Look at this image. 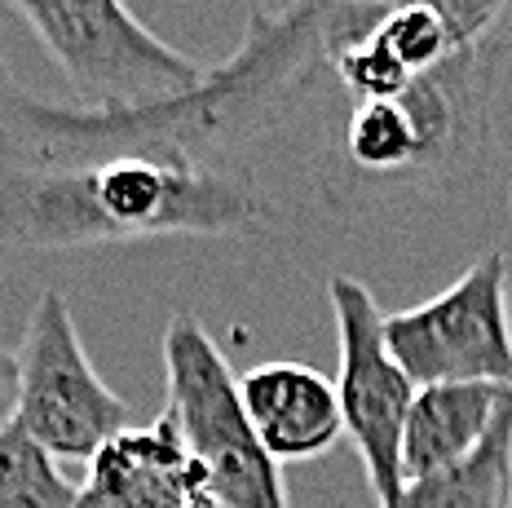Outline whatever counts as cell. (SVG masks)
Listing matches in <instances>:
<instances>
[{
	"label": "cell",
	"instance_id": "cell-15",
	"mask_svg": "<svg viewBox=\"0 0 512 508\" xmlns=\"http://www.w3.org/2000/svg\"><path fill=\"white\" fill-rule=\"evenodd\" d=\"M18 420V354L0 345V433Z\"/></svg>",
	"mask_w": 512,
	"mask_h": 508
},
{
	"label": "cell",
	"instance_id": "cell-6",
	"mask_svg": "<svg viewBox=\"0 0 512 508\" xmlns=\"http://www.w3.org/2000/svg\"><path fill=\"white\" fill-rule=\"evenodd\" d=\"M18 425L62 464H93L111 438L133 429L128 402L98 376L71 319V301L45 288L18 349Z\"/></svg>",
	"mask_w": 512,
	"mask_h": 508
},
{
	"label": "cell",
	"instance_id": "cell-13",
	"mask_svg": "<svg viewBox=\"0 0 512 508\" xmlns=\"http://www.w3.org/2000/svg\"><path fill=\"white\" fill-rule=\"evenodd\" d=\"M80 482L31 433L9 425L0 433V508H76Z\"/></svg>",
	"mask_w": 512,
	"mask_h": 508
},
{
	"label": "cell",
	"instance_id": "cell-7",
	"mask_svg": "<svg viewBox=\"0 0 512 508\" xmlns=\"http://www.w3.org/2000/svg\"><path fill=\"white\" fill-rule=\"evenodd\" d=\"M384 345L424 385H512L508 257L482 252L451 288L384 314Z\"/></svg>",
	"mask_w": 512,
	"mask_h": 508
},
{
	"label": "cell",
	"instance_id": "cell-1",
	"mask_svg": "<svg viewBox=\"0 0 512 508\" xmlns=\"http://www.w3.org/2000/svg\"><path fill=\"white\" fill-rule=\"evenodd\" d=\"M332 0L252 9L243 45L199 89L159 107H58L31 98L0 58V160L89 164L106 155L248 164L243 151L301 107L327 67Z\"/></svg>",
	"mask_w": 512,
	"mask_h": 508
},
{
	"label": "cell",
	"instance_id": "cell-11",
	"mask_svg": "<svg viewBox=\"0 0 512 508\" xmlns=\"http://www.w3.org/2000/svg\"><path fill=\"white\" fill-rule=\"evenodd\" d=\"M512 385H424L402 425V478H429L455 469L490 438Z\"/></svg>",
	"mask_w": 512,
	"mask_h": 508
},
{
	"label": "cell",
	"instance_id": "cell-8",
	"mask_svg": "<svg viewBox=\"0 0 512 508\" xmlns=\"http://www.w3.org/2000/svg\"><path fill=\"white\" fill-rule=\"evenodd\" d=\"M327 301L336 314V394L340 411H345V433L362 455V469H367L380 508H389L407 486V478H402V425H407V411L415 402V380L389 354L384 314L376 296L362 288L354 274H332Z\"/></svg>",
	"mask_w": 512,
	"mask_h": 508
},
{
	"label": "cell",
	"instance_id": "cell-9",
	"mask_svg": "<svg viewBox=\"0 0 512 508\" xmlns=\"http://www.w3.org/2000/svg\"><path fill=\"white\" fill-rule=\"evenodd\" d=\"M239 398L261 447L279 464L314 460L345 433L336 380L309 363H256L239 376Z\"/></svg>",
	"mask_w": 512,
	"mask_h": 508
},
{
	"label": "cell",
	"instance_id": "cell-14",
	"mask_svg": "<svg viewBox=\"0 0 512 508\" xmlns=\"http://www.w3.org/2000/svg\"><path fill=\"white\" fill-rule=\"evenodd\" d=\"M446 27H451L455 45L460 49H473L482 40L495 36V23L504 18L508 0H424Z\"/></svg>",
	"mask_w": 512,
	"mask_h": 508
},
{
	"label": "cell",
	"instance_id": "cell-4",
	"mask_svg": "<svg viewBox=\"0 0 512 508\" xmlns=\"http://www.w3.org/2000/svg\"><path fill=\"white\" fill-rule=\"evenodd\" d=\"M168 411L186 451L208 473L221 508H292L279 460L261 447L239 398V376L195 314H173L164 327Z\"/></svg>",
	"mask_w": 512,
	"mask_h": 508
},
{
	"label": "cell",
	"instance_id": "cell-2",
	"mask_svg": "<svg viewBox=\"0 0 512 508\" xmlns=\"http://www.w3.org/2000/svg\"><path fill=\"white\" fill-rule=\"evenodd\" d=\"M274 217L252 164L106 155L89 164L0 160V243L27 252L159 235H248Z\"/></svg>",
	"mask_w": 512,
	"mask_h": 508
},
{
	"label": "cell",
	"instance_id": "cell-12",
	"mask_svg": "<svg viewBox=\"0 0 512 508\" xmlns=\"http://www.w3.org/2000/svg\"><path fill=\"white\" fill-rule=\"evenodd\" d=\"M512 491V402L464 464L402 486L389 508H504Z\"/></svg>",
	"mask_w": 512,
	"mask_h": 508
},
{
	"label": "cell",
	"instance_id": "cell-16",
	"mask_svg": "<svg viewBox=\"0 0 512 508\" xmlns=\"http://www.w3.org/2000/svg\"><path fill=\"white\" fill-rule=\"evenodd\" d=\"M504 508H512V491H508V504H504Z\"/></svg>",
	"mask_w": 512,
	"mask_h": 508
},
{
	"label": "cell",
	"instance_id": "cell-3",
	"mask_svg": "<svg viewBox=\"0 0 512 508\" xmlns=\"http://www.w3.org/2000/svg\"><path fill=\"white\" fill-rule=\"evenodd\" d=\"M504 40L455 49L442 67L415 76L398 98L354 102L340 133L349 173L389 186H451L482 168Z\"/></svg>",
	"mask_w": 512,
	"mask_h": 508
},
{
	"label": "cell",
	"instance_id": "cell-10",
	"mask_svg": "<svg viewBox=\"0 0 512 508\" xmlns=\"http://www.w3.org/2000/svg\"><path fill=\"white\" fill-rule=\"evenodd\" d=\"M84 482L120 495L133 508H221L208 486V473L186 451L168 416L111 438L93 455Z\"/></svg>",
	"mask_w": 512,
	"mask_h": 508
},
{
	"label": "cell",
	"instance_id": "cell-5",
	"mask_svg": "<svg viewBox=\"0 0 512 508\" xmlns=\"http://www.w3.org/2000/svg\"><path fill=\"white\" fill-rule=\"evenodd\" d=\"M80 107H159L199 89L208 67L159 40L124 0H14Z\"/></svg>",
	"mask_w": 512,
	"mask_h": 508
}]
</instances>
